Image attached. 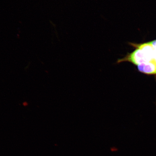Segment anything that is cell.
<instances>
[{"mask_svg":"<svg viewBox=\"0 0 156 156\" xmlns=\"http://www.w3.org/2000/svg\"><path fill=\"white\" fill-rule=\"evenodd\" d=\"M126 62H130L136 66L149 62L143 52L138 48H136L131 53L127 54L124 57L118 59L116 63L119 64Z\"/></svg>","mask_w":156,"mask_h":156,"instance_id":"cell-1","label":"cell"},{"mask_svg":"<svg viewBox=\"0 0 156 156\" xmlns=\"http://www.w3.org/2000/svg\"><path fill=\"white\" fill-rule=\"evenodd\" d=\"M130 44L134 47L140 49L145 55L146 57L149 62L154 60V56L155 49L151 42L142 44H136L133 43H130Z\"/></svg>","mask_w":156,"mask_h":156,"instance_id":"cell-2","label":"cell"},{"mask_svg":"<svg viewBox=\"0 0 156 156\" xmlns=\"http://www.w3.org/2000/svg\"><path fill=\"white\" fill-rule=\"evenodd\" d=\"M138 71L148 74H156V62L153 61L142 63L137 66Z\"/></svg>","mask_w":156,"mask_h":156,"instance_id":"cell-3","label":"cell"}]
</instances>
